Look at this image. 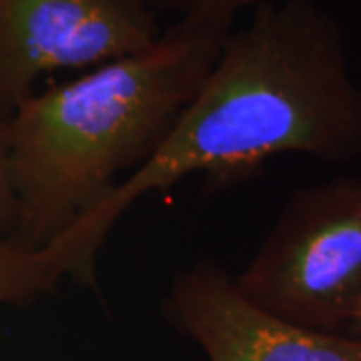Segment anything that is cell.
Instances as JSON below:
<instances>
[{
  "label": "cell",
  "instance_id": "cell-1",
  "mask_svg": "<svg viewBox=\"0 0 361 361\" xmlns=\"http://www.w3.org/2000/svg\"><path fill=\"white\" fill-rule=\"evenodd\" d=\"M327 165L361 157V85L343 28L313 0H275L231 30L167 141L61 239L71 277L94 285V263L115 223L139 199L205 173L231 183L273 157Z\"/></svg>",
  "mask_w": 361,
  "mask_h": 361
},
{
  "label": "cell",
  "instance_id": "cell-2",
  "mask_svg": "<svg viewBox=\"0 0 361 361\" xmlns=\"http://www.w3.org/2000/svg\"><path fill=\"white\" fill-rule=\"evenodd\" d=\"M231 30L179 18L147 49L37 90L4 125L18 225L42 249L167 141Z\"/></svg>",
  "mask_w": 361,
  "mask_h": 361
},
{
  "label": "cell",
  "instance_id": "cell-3",
  "mask_svg": "<svg viewBox=\"0 0 361 361\" xmlns=\"http://www.w3.org/2000/svg\"><path fill=\"white\" fill-rule=\"evenodd\" d=\"M233 283L279 319L345 336L361 305V177L295 191Z\"/></svg>",
  "mask_w": 361,
  "mask_h": 361
},
{
  "label": "cell",
  "instance_id": "cell-4",
  "mask_svg": "<svg viewBox=\"0 0 361 361\" xmlns=\"http://www.w3.org/2000/svg\"><path fill=\"white\" fill-rule=\"evenodd\" d=\"M159 37L147 0H0V121L37 92L40 77L89 71Z\"/></svg>",
  "mask_w": 361,
  "mask_h": 361
},
{
  "label": "cell",
  "instance_id": "cell-5",
  "mask_svg": "<svg viewBox=\"0 0 361 361\" xmlns=\"http://www.w3.org/2000/svg\"><path fill=\"white\" fill-rule=\"evenodd\" d=\"M165 315L209 361H361V341L279 319L239 293L233 275L201 261L173 279Z\"/></svg>",
  "mask_w": 361,
  "mask_h": 361
},
{
  "label": "cell",
  "instance_id": "cell-6",
  "mask_svg": "<svg viewBox=\"0 0 361 361\" xmlns=\"http://www.w3.org/2000/svg\"><path fill=\"white\" fill-rule=\"evenodd\" d=\"M65 277H71V259L59 241L42 249H30L13 237L0 241V305H26L52 293Z\"/></svg>",
  "mask_w": 361,
  "mask_h": 361
},
{
  "label": "cell",
  "instance_id": "cell-7",
  "mask_svg": "<svg viewBox=\"0 0 361 361\" xmlns=\"http://www.w3.org/2000/svg\"><path fill=\"white\" fill-rule=\"evenodd\" d=\"M275 0H147L153 13H173L179 18L199 20L233 30L237 14Z\"/></svg>",
  "mask_w": 361,
  "mask_h": 361
},
{
  "label": "cell",
  "instance_id": "cell-8",
  "mask_svg": "<svg viewBox=\"0 0 361 361\" xmlns=\"http://www.w3.org/2000/svg\"><path fill=\"white\" fill-rule=\"evenodd\" d=\"M4 125L6 121H0V241L13 237L18 225V201L11 175Z\"/></svg>",
  "mask_w": 361,
  "mask_h": 361
},
{
  "label": "cell",
  "instance_id": "cell-9",
  "mask_svg": "<svg viewBox=\"0 0 361 361\" xmlns=\"http://www.w3.org/2000/svg\"><path fill=\"white\" fill-rule=\"evenodd\" d=\"M345 336L353 337V339H360L361 341V305H360V310L355 311V315H353L351 323H349Z\"/></svg>",
  "mask_w": 361,
  "mask_h": 361
}]
</instances>
